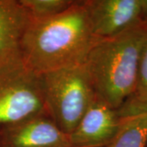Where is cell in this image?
Instances as JSON below:
<instances>
[{
    "mask_svg": "<svg viewBox=\"0 0 147 147\" xmlns=\"http://www.w3.org/2000/svg\"><path fill=\"white\" fill-rule=\"evenodd\" d=\"M92 31L84 1L42 21H30L22 42L25 64L39 74L84 65L100 40Z\"/></svg>",
    "mask_w": 147,
    "mask_h": 147,
    "instance_id": "6da1fadb",
    "label": "cell"
},
{
    "mask_svg": "<svg viewBox=\"0 0 147 147\" xmlns=\"http://www.w3.org/2000/svg\"><path fill=\"white\" fill-rule=\"evenodd\" d=\"M147 34V21L113 37L100 38L84 66L96 96L119 110L137 88L140 59Z\"/></svg>",
    "mask_w": 147,
    "mask_h": 147,
    "instance_id": "7a4b0ae2",
    "label": "cell"
},
{
    "mask_svg": "<svg viewBox=\"0 0 147 147\" xmlns=\"http://www.w3.org/2000/svg\"><path fill=\"white\" fill-rule=\"evenodd\" d=\"M41 75L47 114L69 135L97 96L89 74L81 65Z\"/></svg>",
    "mask_w": 147,
    "mask_h": 147,
    "instance_id": "3957f363",
    "label": "cell"
},
{
    "mask_svg": "<svg viewBox=\"0 0 147 147\" xmlns=\"http://www.w3.org/2000/svg\"><path fill=\"white\" fill-rule=\"evenodd\" d=\"M41 114H47L42 75L25 62L0 71V127Z\"/></svg>",
    "mask_w": 147,
    "mask_h": 147,
    "instance_id": "277c9868",
    "label": "cell"
},
{
    "mask_svg": "<svg viewBox=\"0 0 147 147\" xmlns=\"http://www.w3.org/2000/svg\"><path fill=\"white\" fill-rule=\"evenodd\" d=\"M92 31L106 38L147 21V0H84Z\"/></svg>",
    "mask_w": 147,
    "mask_h": 147,
    "instance_id": "5b68a950",
    "label": "cell"
},
{
    "mask_svg": "<svg viewBox=\"0 0 147 147\" xmlns=\"http://www.w3.org/2000/svg\"><path fill=\"white\" fill-rule=\"evenodd\" d=\"M0 147H72L69 135L47 114L0 127Z\"/></svg>",
    "mask_w": 147,
    "mask_h": 147,
    "instance_id": "8992f818",
    "label": "cell"
},
{
    "mask_svg": "<svg viewBox=\"0 0 147 147\" xmlns=\"http://www.w3.org/2000/svg\"><path fill=\"white\" fill-rule=\"evenodd\" d=\"M123 120L119 110L96 96L78 125L69 134L71 146L105 147L118 133Z\"/></svg>",
    "mask_w": 147,
    "mask_h": 147,
    "instance_id": "52a82bcc",
    "label": "cell"
},
{
    "mask_svg": "<svg viewBox=\"0 0 147 147\" xmlns=\"http://www.w3.org/2000/svg\"><path fill=\"white\" fill-rule=\"evenodd\" d=\"M30 21L20 0H0V71L24 62L22 42Z\"/></svg>",
    "mask_w": 147,
    "mask_h": 147,
    "instance_id": "ba28073f",
    "label": "cell"
},
{
    "mask_svg": "<svg viewBox=\"0 0 147 147\" xmlns=\"http://www.w3.org/2000/svg\"><path fill=\"white\" fill-rule=\"evenodd\" d=\"M147 110L123 117V123L108 146L105 147H146Z\"/></svg>",
    "mask_w": 147,
    "mask_h": 147,
    "instance_id": "9c48e42d",
    "label": "cell"
},
{
    "mask_svg": "<svg viewBox=\"0 0 147 147\" xmlns=\"http://www.w3.org/2000/svg\"><path fill=\"white\" fill-rule=\"evenodd\" d=\"M147 110V34L142 47L137 88L131 97L119 109L122 117Z\"/></svg>",
    "mask_w": 147,
    "mask_h": 147,
    "instance_id": "30bf717a",
    "label": "cell"
},
{
    "mask_svg": "<svg viewBox=\"0 0 147 147\" xmlns=\"http://www.w3.org/2000/svg\"><path fill=\"white\" fill-rule=\"evenodd\" d=\"M30 21H42L57 16L68 9L73 0H20Z\"/></svg>",
    "mask_w": 147,
    "mask_h": 147,
    "instance_id": "8fae6325",
    "label": "cell"
},
{
    "mask_svg": "<svg viewBox=\"0 0 147 147\" xmlns=\"http://www.w3.org/2000/svg\"><path fill=\"white\" fill-rule=\"evenodd\" d=\"M146 147H147V146H146Z\"/></svg>",
    "mask_w": 147,
    "mask_h": 147,
    "instance_id": "7c38bea8",
    "label": "cell"
}]
</instances>
